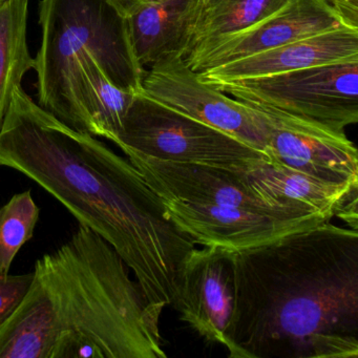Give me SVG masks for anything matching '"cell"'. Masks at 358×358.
I'll list each match as a JSON object with an SVG mask.
<instances>
[{
    "label": "cell",
    "mask_w": 358,
    "mask_h": 358,
    "mask_svg": "<svg viewBox=\"0 0 358 358\" xmlns=\"http://www.w3.org/2000/svg\"><path fill=\"white\" fill-rule=\"evenodd\" d=\"M171 221L194 244L234 251L276 240L285 234L331 222L324 215H272L241 207L162 199Z\"/></svg>",
    "instance_id": "10"
},
{
    "label": "cell",
    "mask_w": 358,
    "mask_h": 358,
    "mask_svg": "<svg viewBox=\"0 0 358 358\" xmlns=\"http://www.w3.org/2000/svg\"><path fill=\"white\" fill-rule=\"evenodd\" d=\"M244 173L249 185L269 204L331 220L337 217L357 230L358 186L320 181L266 159L247 165Z\"/></svg>",
    "instance_id": "13"
},
{
    "label": "cell",
    "mask_w": 358,
    "mask_h": 358,
    "mask_svg": "<svg viewBox=\"0 0 358 358\" xmlns=\"http://www.w3.org/2000/svg\"><path fill=\"white\" fill-rule=\"evenodd\" d=\"M345 60H358V29L339 27L198 73L201 80L217 85Z\"/></svg>",
    "instance_id": "14"
},
{
    "label": "cell",
    "mask_w": 358,
    "mask_h": 358,
    "mask_svg": "<svg viewBox=\"0 0 358 358\" xmlns=\"http://www.w3.org/2000/svg\"><path fill=\"white\" fill-rule=\"evenodd\" d=\"M287 1L288 0H209L201 9L186 55L213 39L249 28L278 11Z\"/></svg>",
    "instance_id": "18"
},
{
    "label": "cell",
    "mask_w": 358,
    "mask_h": 358,
    "mask_svg": "<svg viewBox=\"0 0 358 358\" xmlns=\"http://www.w3.org/2000/svg\"><path fill=\"white\" fill-rule=\"evenodd\" d=\"M234 99L263 104L335 131L358 122V60L217 83Z\"/></svg>",
    "instance_id": "6"
},
{
    "label": "cell",
    "mask_w": 358,
    "mask_h": 358,
    "mask_svg": "<svg viewBox=\"0 0 358 358\" xmlns=\"http://www.w3.org/2000/svg\"><path fill=\"white\" fill-rule=\"evenodd\" d=\"M234 253L219 245L194 248L182 264L173 303L182 322L222 345L234 310Z\"/></svg>",
    "instance_id": "11"
},
{
    "label": "cell",
    "mask_w": 358,
    "mask_h": 358,
    "mask_svg": "<svg viewBox=\"0 0 358 358\" xmlns=\"http://www.w3.org/2000/svg\"><path fill=\"white\" fill-rule=\"evenodd\" d=\"M243 102L263 121L270 161L320 181L358 186L357 148L345 131L263 104Z\"/></svg>",
    "instance_id": "8"
},
{
    "label": "cell",
    "mask_w": 358,
    "mask_h": 358,
    "mask_svg": "<svg viewBox=\"0 0 358 358\" xmlns=\"http://www.w3.org/2000/svg\"><path fill=\"white\" fill-rule=\"evenodd\" d=\"M339 27L345 26L322 0H288L249 28L196 48L184 60L196 72H204Z\"/></svg>",
    "instance_id": "12"
},
{
    "label": "cell",
    "mask_w": 358,
    "mask_h": 358,
    "mask_svg": "<svg viewBox=\"0 0 358 358\" xmlns=\"http://www.w3.org/2000/svg\"><path fill=\"white\" fill-rule=\"evenodd\" d=\"M39 213L30 190L14 194L0 207V274L10 273L16 255L34 236Z\"/></svg>",
    "instance_id": "19"
},
{
    "label": "cell",
    "mask_w": 358,
    "mask_h": 358,
    "mask_svg": "<svg viewBox=\"0 0 358 358\" xmlns=\"http://www.w3.org/2000/svg\"><path fill=\"white\" fill-rule=\"evenodd\" d=\"M231 358L357 357L358 232L331 222L234 253Z\"/></svg>",
    "instance_id": "2"
},
{
    "label": "cell",
    "mask_w": 358,
    "mask_h": 358,
    "mask_svg": "<svg viewBox=\"0 0 358 358\" xmlns=\"http://www.w3.org/2000/svg\"><path fill=\"white\" fill-rule=\"evenodd\" d=\"M115 144L123 152L169 162L240 167L262 159L269 160L238 138L180 114L142 93L136 95Z\"/></svg>",
    "instance_id": "5"
},
{
    "label": "cell",
    "mask_w": 358,
    "mask_h": 358,
    "mask_svg": "<svg viewBox=\"0 0 358 358\" xmlns=\"http://www.w3.org/2000/svg\"><path fill=\"white\" fill-rule=\"evenodd\" d=\"M202 9L201 0H148L127 16L136 57L144 69L184 56Z\"/></svg>",
    "instance_id": "15"
},
{
    "label": "cell",
    "mask_w": 358,
    "mask_h": 358,
    "mask_svg": "<svg viewBox=\"0 0 358 358\" xmlns=\"http://www.w3.org/2000/svg\"><path fill=\"white\" fill-rule=\"evenodd\" d=\"M124 154L161 199L241 207L272 215L293 217L320 215L288 210L269 204L249 185L244 173L247 165L226 167L169 162L146 158L131 152Z\"/></svg>",
    "instance_id": "9"
},
{
    "label": "cell",
    "mask_w": 358,
    "mask_h": 358,
    "mask_svg": "<svg viewBox=\"0 0 358 358\" xmlns=\"http://www.w3.org/2000/svg\"><path fill=\"white\" fill-rule=\"evenodd\" d=\"M41 47L34 57L39 106L83 129L78 62L93 56L116 87L140 94L146 70L138 62L127 18L108 0H41Z\"/></svg>",
    "instance_id": "4"
},
{
    "label": "cell",
    "mask_w": 358,
    "mask_h": 358,
    "mask_svg": "<svg viewBox=\"0 0 358 358\" xmlns=\"http://www.w3.org/2000/svg\"><path fill=\"white\" fill-rule=\"evenodd\" d=\"M163 310L117 251L79 225L35 264L28 292L0 326V358H165Z\"/></svg>",
    "instance_id": "3"
},
{
    "label": "cell",
    "mask_w": 358,
    "mask_h": 358,
    "mask_svg": "<svg viewBox=\"0 0 358 358\" xmlns=\"http://www.w3.org/2000/svg\"><path fill=\"white\" fill-rule=\"evenodd\" d=\"M78 73L83 129L115 143L137 94L124 91L108 80L93 56L81 58Z\"/></svg>",
    "instance_id": "16"
},
{
    "label": "cell",
    "mask_w": 358,
    "mask_h": 358,
    "mask_svg": "<svg viewBox=\"0 0 358 358\" xmlns=\"http://www.w3.org/2000/svg\"><path fill=\"white\" fill-rule=\"evenodd\" d=\"M141 93L238 138L268 157L267 131L259 115L245 102L228 97L215 85L201 80L199 73L182 56H171L148 68Z\"/></svg>",
    "instance_id": "7"
},
{
    "label": "cell",
    "mask_w": 358,
    "mask_h": 358,
    "mask_svg": "<svg viewBox=\"0 0 358 358\" xmlns=\"http://www.w3.org/2000/svg\"><path fill=\"white\" fill-rule=\"evenodd\" d=\"M201 1H202V7H203V6H204L205 3H207V1H209V0H201Z\"/></svg>",
    "instance_id": "23"
},
{
    "label": "cell",
    "mask_w": 358,
    "mask_h": 358,
    "mask_svg": "<svg viewBox=\"0 0 358 358\" xmlns=\"http://www.w3.org/2000/svg\"><path fill=\"white\" fill-rule=\"evenodd\" d=\"M0 166L38 184L106 240L150 303L173 306L180 269L196 244L129 159L60 120L20 85L0 129Z\"/></svg>",
    "instance_id": "1"
},
{
    "label": "cell",
    "mask_w": 358,
    "mask_h": 358,
    "mask_svg": "<svg viewBox=\"0 0 358 358\" xmlns=\"http://www.w3.org/2000/svg\"><path fill=\"white\" fill-rule=\"evenodd\" d=\"M33 272L26 274H0V326L12 315L28 292Z\"/></svg>",
    "instance_id": "20"
},
{
    "label": "cell",
    "mask_w": 358,
    "mask_h": 358,
    "mask_svg": "<svg viewBox=\"0 0 358 358\" xmlns=\"http://www.w3.org/2000/svg\"><path fill=\"white\" fill-rule=\"evenodd\" d=\"M108 1L121 15L127 17L136 8L146 3L148 0H108Z\"/></svg>",
    "instance_id": "22"
},
{
    "label": "cell",
    "mask_w": 358,
    "mask_h": 358,
    "mask_svg": "<svg viewBox=\"0 0 358 358\" xmlns=\"http://www.w3.org/2000/svg\"><path fill=\"white\" fill-rule=\"evenodd\" d=\"M348 28L358 29V0H322Z\"/></svg>",
    "instance_id": "21"
},
{
    "label": "cell",
    "mask_w": 358,
    "mask_h": 358,
    "mask_svg": "<svg viewBox=\"0 0 358 358\" xmlns=\"http://www.w3.org/2000/svg\"><path fill=\"white\" fill-rule=\"evenodd\" d=\"M29 8L30 0L0 3V129L14 90L34 70L28 41Z\"/></svg>",
    "instance_id": "17"
},
{
    "label": "cell",
    "mask_w": 358,
    "mask_h": 358,
    "mask_svg": "<svg viewBox=\"0 0 358 358\" xmlns=\"http://www.w3.org/2000/svg\"><path fill=\"white\" fill-rule=\"evenodd\" d=\"M1 1H3V0H0V3H1Z\"/></svg>",
    "instance_id": "24"
}]
</instances>
